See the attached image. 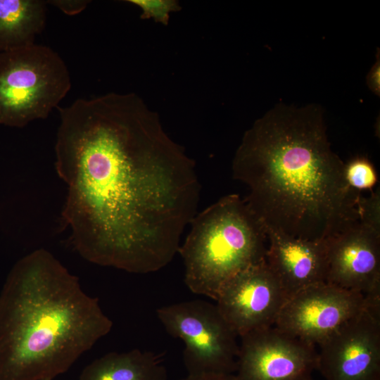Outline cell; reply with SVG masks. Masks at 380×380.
<instances>
[{
	"label": "cell",
	"instance_id": "cell-1",
	"mask_svg": "<svg viewBox=\"0 0 380 380\" xmlns=\"http://www.w3.org/2000/svg\"><path fill=\"white\" fill-rule=\"evenodd\" d=\"M57 108L56 168L68 186L62 223L75 250L131 273L165 267L197 214L194 161L135 94Z\"/></svg>",
	"mask_w": 380,
	"mask_h": 380
},
{
	"label": "cell",
	"instance_id": "cell-2",
	"mask_svg": "<svg viewBox=\"0 0 380 380\" xmlns=\"http://www.w3.org/2000/svg\"><path fill=\"white\" fill-rule=\"evenodd\" d=\"M344 168L315 104L276 105L245 132L232 162L233 177L247 186L244 201L266 232L310 241L359 221L361 194L348 184Z\"/></svg>",
	"mask_w": 380,
	"mask_h": 380
},
{
	"label": "cell",
	"instance_id": "cell-3",
	"mask_svg": "<svg viewBox=\"0 0 380 380\" xmlns=\"http://www.w3.org/2000/svg\"><path fill=\"white\" fill-rule=\"evenodd\" d=\"M112 327L78 278L35 250L15 264L0 293V380H53Z\"/></svg>",
	"mask_w": 380,
	"mask_h": 380
},
{
	"label": "cell",
	"instance_id": "cell-4",
	"mask_svg": "<svg viewBox=\"0 0 380 380\" xmlns=\"http://www.w3.org/2000/svg\"><path fill=\"white\" fill-rule=\"evenodd\" d=\"M189 224L178 253L184 282L194 293L216 300L229 279L266 260L265 228L238 194L222 196Z\"/></svg>",
	"mask_w": 380,
	"mask_h": 380
},
{
	"label": "cell",
	"instance_id": "cell-5",
	"mask_svg": "<svg viewBox=\"0 0 380 380\" xmlns=\"http://www.w3.org/2000/svg\"><path fill=\"white\" fill-rule=\"evenodd\" d=\"M70 87L68 68L51 48L0 52V124L23 127L46 118Z\"/></svg>",
	"mask_w": 380,
	"mask_h": 380
},
{
	"label": "cell",
	"instance_id": "cell-6",
	"mask_svg": "<svg viewBox=\"0 0 380 380\" xmlns=\"http://www.w3.org/2000/svg\"><path fill=\"white\" fill-rule=\"evenodd\" d=\"M156 315L166 331L183 341L189 374L236 372L239 336L216 304L183 301L160 307Z\"/></svg>",
	"mask_w": 380,
	"mask_h": 380
},
{
	"label": "cell",
	"instance_id": "cell-7",
	"mask_svg": "<svg viewBox=\"0 0 380 380\" xmlns=\"http://www.w3.org/2000/svg\"><path fill=\"white\" fill-rule=\"evenodd\" d=\"M367 305L361 293L319 283L289 297L274 326L316 346Z\"/></svg>",
	"mask_w": 380,
	"mask_h": 380
},
{
	"label": "cell",
	"instance_id": "cell-8",
	"mask_svg": "<svg viewBox=\"0 0 380 380\" xmlns=\"http://www.w3.org/2000/svg\"><path fill=\"white\" fill-rule=\"evenodd\" d=\"M238 380H312L317 369L315 346L275 326L240 336Z\"/></svg>",
	"mask_w": 380,
	"mask_h": 380
},
{
	"label": "cell",
	"instance_id": "cell-9",
	"mask_svg": "<svg viewBox=\"0 0 380 380\" xmlns=\"http://www.w3.org/2000/svg\"><path fill=\"white\" fill-rule=\"evenodd\" d=\"M318 346L325 380H380V305H367Z\"/></svg>",
	"mask_w": 380,
	"mask_h": 380
},
{
	"label": "cell",
	"instance_id": "cell-10",
	"mask_svg": "<svg viewBox=\"0 0 380 380\" xmlns=\"http://www.w3.org/2000/svg\"><path fill=\"white\" fill-rule=\"evenodd\" d=\"M287 299L265 260L229 279L215 301L222 316L240 337L274 326Z\"/></svg>",
	"mask_w": 380,
	"mask_h": 380
},
{
	"label": "cell",
	"instance_id": "cell-11",
	"mask_svg": "<svg viewBox=\"0 0 380 380\" xmlns=\"http://www.w3.org/2000/svg\"><path fill=\"white\" fill-rule=\"evenodd\" d=\"M327 283L380 305V234L354 222L327 239Z\"/></svg>",
	"mask_w": 380,
	"mask_h": 380
},
{
	"label": "cell",
	"instance_id": "cell-12",
	"mask_svg": "<svg viewBox=\"0 0 380 380\" xmlns=\"http://www.w3.org/2000/svg\"><path fill=\"white\" fill-rule=\"evenodd\" d=\"M266 232V262L288 298L308 286L327 282V240L310 241Z\"/></svg>",
	"mask_w": 380,
	"mask_h": 380
},
{
	"label": "cell",
	"instance_id": "cell-13",
	"mask_svg": "<svg viewBox=\"0 0 380 380\" xmlns=\"http://www.w3.org/2000/svg\"><path fill=\"white\" fill-rule=\"evenodd\" d=\"M79 380H167V372L160 355L133 349L110 352L93 360Z\"/></svg>",
	"mask_w": 380,
	"mask_h": 380
},
{
	"label": "cell",
	"instance_id": "cell-14",
	"mask_svg": "<svg viewBox=\"0 0 380 380\" xmlns=\"http://www.w3.org/2000/svg\"><path fill=\"white\" fill-rule=\"evenodd\" d=\"M46 5L42 0H0V52L34 44L45 26Z\"/></svg>",
	"mask_w": 380,
	"mask_h": 380
},
{
	"label": "cell",
	"instance_id": "cell-15",
	"mask_svg": "<svg viewBox=\"0 0 380 380\" xmlns=\"http://www.w3.org/2000/svg\"><path fill=\"white\" fill-rule=\"evenodd\" d=\"M345 178L353 189L372 190L378 181L372 163L365 156H356L345 163Z\"/></svg>",
	"mask_w": 380,
	"mask_h": 380
},
{
	"label": "cell",
	"instance_id": "cell-16",
	"mask_svg": "<svg viewBox=\"0 0 380 380\" xmlns=\"http://www.w3.org/2000/svg\"><path fill=\"white\" fill-rule=\"evenodd\" d=\"M360 224L380 234V191L377 189L369 196L360 195L357 202Z\"/></svg>",
	"mask_w": 380,
	"mask_h": 380
},
{
	"label": "cell",
	"instance_id": "cell-17",
	"mask_svg": "<svg viewBox=\"0 0 380 380\" xmlns=\"http://www.w3.org/2000/svg\"><path fill=\"white\" fill-rule=\"evenodd\" d=\"M139 7L141 11V18H153L155 21L167 25L170 13L180 9L178 1L175 0H128Z\"/></svg>",
	"mask_w": 380,
	"mask_h": 380
},
{
	"label": "cell",
	"instance_id": "cell-18",
	"mask_svg": "<svg viewBox=\"0 0 380 380\" xmlns=\"http://www.w3.org/2000/svg\"><path fill=\"white\" fill-rule=\"evenodd\" d=\"M86 0H55L47 3L54 5L67 15H75L82 11L89 4Z\"/></svg>",
	"mask_w": 380,
	"mask_h": 380
},
{
	"label": "cell",
	"instance_id": "cell-19",
	"mask_svg": "<svg viewBox=\"0 0 380 380\" xmlns=\"http://www.w3.org/2000/svg\"><path fill=\"white\" fill-rule=\"evenodd\" d=\"M380 58L379 49L376 53V60L371 68L366 77V83L368 88L376 95L379 96L380 93Z\"/></svg>",
	"mask_w": 380,
	"mask_h": 380
},
{
	"label": "cell",
	"instance_id": "cell-20",
	"mask_svg": "<svg viewBox=\"0 0 380 380\" xmlns=\"http://www.w3.org/2000/svg\"><path fill=\"white\" fill-rule=\"evenodd\" d=\"M181 380H238L235 374H189Z\"/></svg>",
	"mask_w": 380,
	"mask_h": 380
}]
</instances>
